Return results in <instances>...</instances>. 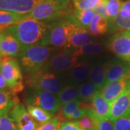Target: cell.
<instances>
[{"label":"cell","mask_w":130,"mask_h":130,"mask_svg":"<svg viewBox=\"0 0 130 130\" xmlns=\"http://www.w3.org/2000/svg\"><path fill=\"white\" fill-rule=\"evenodd\" d=\"M47 0H0V10L29 14L38 5ZM70 2V0H64Z\"/></svg>","instance_id":"cell-13"},{"label":"cell","mask_w":130,"mask_h":130,"mask_svg":"<svg viewBox=\"0 0 130 130\" xmlns=\"http://www.w3.org/2000/svg\"><path fill=\"white\" fill-rule=\"evenodd\" d=\"M77 123L82 130H94L95 129V121L88 116L79 119Z\"/></svg>","instance_id":"cell-36"},{"label":"cell","mask_w":130,"mask_h":130,"mask_svg":"<svg viewBox=\"0 0 130 130\" xmlns=\"http://www.w3.org/2000/svg\"><path fill=\"white\" fill-rule=\"evenodd\" d=\"M123 18H130V0H126L122 2L121 10L119 14Z\"/></svg>","instance_id":"cell-38"},{"label":"cell","mask_w":130,"mask_h":130,"mask_svg":"<svg viewBox=\"0 0 130 130\" xmlns=\"http://www.w3.org/2000/svg\"><path fill=\"white\" fill-rule=\"evenodd\" d=\"M129 83L130 74L106 84L100 92L107 102L111 104L124 92Z\"/></svg>","instance_id":"cell-16"},{"label":"cell","mask_w":130,"mask_h":130,"mask_svg":"<svg viewBox=\"0 0 130 130\" xmlns=\"http://www.w3.org/2000/svg\"><path fill=\"white\" fill-rule=\"evenodd\" d=\"M108 62L102 64H97L93 67L90 72V79L98 91H101L106 85V74Z\"/></svg>","instance_id":"cell-20"},{"label":"cell","mask_w":130,"mask_h":130,"mask_svg":"<svg viewBox=\"0 0 130 130\" xmlns=\"http://www.w3.org/2000/svg\"><path fill=\"white\" fill-rule=\"evenodd\" d=\"M4 28H2V27H0V32H1V31H2V30L4 29Z\"/></svg>","instance_id":"cell-43"},{"label":"cell","mask_w":130,"mask_h":130,"mask_svg":"<svg viewBox=\"0 0 130 130\" xmlns=\"http://www.w3.org/2000/svg\"><path fill=\"white\" fill-rule=\"evenodd\" d=\"M0 90H8V85L6 82V80L2 76V74L0 73Z\"/></svg>","instance_id":"cell-41"},{"label":"cell","mask_w":130,"mask_h":130,"mask_svg":"<svg viewBox=\"0 0 130 130\" xmlns=\"http://www.w3.org/2000/svg\"><path fill=\"white\" fill-rule=\"evenodd\" d=\"M130 115V83L119 97L111 103L108 119L114 121Z\"/></svg>","instance_id":"cell-12"},{"label":"cell","mask_w":130,"mask_h":130,"mask_svg":"<svg viewBox=\"0 0 130 130\" xmlns=\"http://www.w3.org/2000/svg\"><path fill=\"white\" fill-rule=\"evenodd\" d=\"M130 74V63L123 60H113L108 62L106 85Z\"/></svg>","instance_id":"cell-17"},{"label":"cell","mask_w":130,"mask_h":130,"mask_svg":"<svg viewBox=\"0 0 130 130\" xmlns=\"http://www.w3.org/2000/svg\"><path fill=\"white\" fill-rule=\"evenodd\" d=\"M92 40L93 36L88 30V29L73 23L68 41L64 48L65 49L69 50H74V48L78 49L92 43Z\"/></svg>","instance_id":"cell-15"},{"label":"cell","mask_w":130,"mask_h":130,"mask_svg":"<svg viewBox=\"0 0 130 130\" xmlns=\"http://www.w3.org/2000/svg\"><path fill=\"white\" fill-rule=\"evenodd\" d=\"M50 24L38 21L31 18H27L15 25L6 28L17 40L23 48L33 45H39L46 36Z\"/></svg>","instance_id":"cell-1"},{"label":"cell","mask_w":130,"mask_h":130,"mask_svg":"<svg viewBox=\"0 0 130 130\" xmlns=\"http://www.w3.org/2000/svg\"><path fill=\"white\" fill-rule=\"evenodd\" d=\"M106 1L107 0H103L101 3L93 9L94 12H95L96 14H100L103 17L107 18L106 16Z\"/></svg>","instance_id":"cell-39"},{"label":"cell","mask_w":130,"mask_h":130,"mask_svg":"<svg viewBox=\"0 0 130 130\" xmlns=\"http://www.w3.org/2000/svg\"><path fill=\"white\" fill-rule=\"evenodd\" d=\"M129 32H130V31H129Z\"/></svg>","instance_id":"cell-44"},{"label":"cell","mask_w":130,"mask_h":130,"mask_svg":"<svg viewBox=\"0 0 130 130\" xmlns=\"http://www.w3.org/2000/svg\"><path fill=\"white\" fill-rule=\"evenodd\" d=\"M58 98L61 103V106L73 101L79 98V88L75 85H68L65 87L58 94Z\"/></svg>","instance_id":"cell-24"},{"label":"cell","mask_w":130,"mask_h":130,"mask_svg":"<svg viewBox=\"0 0 130 130\" xmlns=\"http://www.w3.org/2000/svg\"><path fill=\"white\" fill-rule=\"evenodd\" d=\"M90 63L81 62L73 66L70 70L69 77L72 83H82L88 78L92 70Z\"/></svg>","instance_id":"cell-19"},{"label":"cell","mask_w":130,"mask_h":130,"mask_svg":"<svg viewBox=\"0 0 130 130\" xmlns=\"http://www.w3.org/2000/svg\"><path fill=\"white\" fill-rule=\"evenodd\" d=\"M27 110L32 118L39 124L46 123L53 117V113L41 108L32 105H27Z\"/></svg>","instance_id":"cell-25"},{"label":"cell","mask_w":130,"mask_h":130,"mask_svg":"<svg viewBox=\"0 0 130 130\" xmlns=\"http://www.w3.org/2000/svg\"><path fill=\"white\" fill-rule=\"evenodd\" d=\"M95 14H96L93 9L78 10L74 9L72 12H69L65 18L82 28L88 29L89 25L90 24Z\"/></svg>","instance_id":"cell-18"},{"label":"cell","mask_w":130,"mask_h":130,"mask_svg":"<svg viewBox=\"0 0 130 130\" xmlns=\"http://www.w3.org/2000/svg\"><path fill=\"white\" fill-rule=\"evenodd\" d=\"M0 130H18L15 121L8 113L0 117Z\"/></svg>","instance_id":"cell-33"},{"label":"cell","mask_w":130,"mask_h":130,"mask_svg":"<svg viewBox=\"0 0 130 130\" xmlns=\"http://www.w3.org/2000/svg\"><path fill=\"white\" fill-rule=\"evenodd\" d=\"M69 12V2L47 0L38 5L28 14V18L42 22L52 23L61 18H65Z\"/></svg>","instance_id":"cell-3"},{"label":"cell","mask_w":130,"mask_h":130,"mask_svg":"<svg viewBox=\"0 0 130 130\" xmlns=\"http://www.w3.org/2000/svg\"><path fill=\"white\" fill-rule=\"evenodd\" d=\"M98 90L92 83H85L79 86V98L84 101H91Z\"/></svg>","instance_id":"cell-29"},{"label":"cell","mask_w":130,"mask_h":130,"mask_svg":"<svg viewBox=\"0 0 130 130\" xmlns=\"http://www.w3.org/2000/svg\"><path fill=\"white\" fill-rule=\"evenodd\" d=\"M86 116V108H79L71 115L69 119H80Z\"/></svg>","instance_id":"cell-40"},{"label":"cell","mask_w":130,"mask_h":130,"mask_svg":"<svg viewBox=\"0 0 130 130\" xmlns=\"http://www.w3.org/2000/svg\"><path fill=\"white\" fill-rule=\"evenodd\" d=\"M0 73L8 85V90L12 95L22 92L25 88L22 70L18 59L4 57L0 64Z\"/></svg>","instance_id":"cell-5"},{"label":"cell","mask_w":130,"mask_h":130,"mask_svg":"<svg viewBox=\"0 0 130 130\" xmlns=\"http://www.w3.org/2000/svg\"><path fill=\"white\" fill-rule=\"evenodd\" d=\"M122 0H107L106 1V16L109 23L113 21L119 16Z\"/></svg>","instance_id":"cell-27"},{"label":"cell","mask_w":130,"mask_h":130,"mask_svg":"<svg viewBox=\"0 0 130 130\" xmlns=\"http://www.w3.org/2000/svg\"><path fill=\"white\" fill-rule=\"evenodd\" d=\"M103 50V45L101 43H90L88 45L73 50L74 54L77 57L81 56L95 55L101 53Z\"/></svg>","instance_id":"cell-26"},{"label":"cell","mask_w":130,"mask_h":130,"mask_svg":"<svg viewBox=\"0 0 130 130\" xmlns=\"http://www.w3.org/2000/svg\"><path fill=\"white\" fill-rule=\"evenodd\" d=\"M54 50L55 48L41 45L23 48L18 56L21 70L26 74L42 70Z\"/></svg>","instance_id":"cell-2"},{"label":"cell","mask_w":130,"mask_h":130,"mask_svg":"<svg viewBox=\"0 0 130 130\" xmlns=\"http://www.w3.org/2000/svg\"><path fill=\"white\" fill-rule=\"evenodd\" d=\"M20 42L5 28L0 32V52L3 57H18L23 50Z\"/></svg>","instance_id":"cell-14"},{"label":"cell","mask_w":130,"mask_h":130,"mask_svg":"<svg viewBox=\"0 0 130 130\" xmlns=\"http://www.w3.org/2000/svg\"><path fill=\"white\" fill-rule=\"evenodd\" d=\"M9 116L15 121L18 130H36L38 123L28 113L27 108L17 103L9 111Z\"/></svg>","instance_id":"cell-10"},{"label":"cell","mask_w":130,"mask_h":130,"mask_svg":"<svg viewBox=\"0 0 130 130\" xmlns=\"http://www.w3.org/2000/svg\"><path fill=\"white\" fill-rule=\"evenodd\" d=\"M81 104V101L79 99L74 100L73 101L66 103L64 106H61V114L62 117L69 119L71 115L74 113L77 108H79Z\"/></svg>","instance_id":"cell-31"},{"label":"cell","mask_w":130,"mask_h":130,"mask_svg":"<svg viewBox=\"0 0 130 130\" xmlns=\"http://www.w3.org/2000/svg\"><path fill=\"white\" fill-rule=\"evenodd\" d=\"M108 30L109 22L108 19L100 14H95L88 28V30L93 36H100L103 35L108 32Z\"/></svg>","instance_id":"cell-21"},{"label":"cell","mask_w":130,"mask_h":130,"mask_svg":"<svg viewBox=\"0 0 130 130\" xmlns=\"http://www.w3.org/2000/svg\"><path fill=\"white\" fill-rule=\"evenodd\" d=\"M28 18V14H23L0 10V27L7 28L15 25Z\"/></svg>","instance_id":"cell-22"},{"label":"cell","mask_w":130,"mask_h":130,"mask_svg":"<svg viewBox=\"0 0 130 130\" xmlns=\"http://www.w3.org/2000/svg\"><path fill=\"white\" fill-rule=\"evenodd\" d=\"M25 84L32 90L46 91L54 95H58L62 90L61 81L57 75L43 69L27 74Z\"/></svg>","instance_id":"cell-4"},{"label":"cell","mask_w":130,"mask_h":130,"mask_svg":"<svg viewBox=\"0 0 130 130\" xmlns=\"http://www.w3.org/2000/svg\"><path fill=\"white\" fill-rule=\"evenodd\" d=\"M72 24L67 18L52 22L46 36L39 45L53 48L65 47L70 37Z\"/></svg>","instance_id":"cell-6"},{"label":"cell","mask_w":130,"mask_h":130,"mask_svg":"<svg viewBox=\"0 0 130 130\" xmlns=\"http://www.w3.org/2000/svg\"><path fill=\"white\" fill-rule=\"evenodd\" d=\"M77 58L74 54L73 50L65 49L54 54L48 59L43 69L51 72H61L69 70L76 64Z\"/></svg>","instance_id":"cell-8"},{"label":"cell","mask_w":130,"mask_h":130,"mask_svg":"<svg viewBox=\"0 0 130 130\" xmlns=\"http://www.w3.org/2000/svg\"><path fill=\"white\" fill-rule=\"evenodd\" d=\"M61 119L59 116L52 117L44 124L38 125L36 130H59L61 124Z\"/></svg>","instance_id":"cell-32"},{"label":"cell","mask_w":130,"mask_h":130,"mask_svg":"<svg viewBox=\"0 0 130 130\" xmlns=\"http://www.w3.org/2000/svg\"><path fill=\"white\" fill-rule=\"evenodd\" d=\"M4 57L2 56V54H1V52H0V64H1V62H2V59H3Z\"/></svg>","instance_id":"cell-42"},{"label":"cell","mask_w":130,"mask_h":130,"mask_svg":"<svg viewBox=\"0 0 130 130\" xmlns=\"http://www.w3.org/2000/svg\"><path fill=\"white\" fill-rule=\"evenodd\" d=\"M94 130H114L113 121L109 119H103L95 121Z\"/></svg>","instance_id":"cell-35"},{"label":"cell","mask_w":130,"mask_h":130,"mask_svg":"<svg viewBox=\"0 0 130 130\" xmlns=\"http://www.w3.org/2000/svg\"><path fill=\"white\" fill-rule=\"evenodd\" d=\"M74 9L78 10L93 9L103 0H72Z\"/></svg>","instance_id":"cell-30"},{"label":"cell","mask_w":130,"mask_h":130,"mask_svg":"<svg viewBox=\"0 0 130 130\" xmlns=\"http://www.w3.org/2000/svg\"><path fill=\"white\" fill-rule=\"evenodd\" d=\"M25 102L27 105L40 107L51 113L58 111L61 107L58 95L39 90H31L28 92Z\"/></svg>","instance_id":"cell-7"},{"label":"cell","mask_w":130,"mask_h":130,"mask_svg":"<svg viewBox=\"0 0 130 130\" xmlns=\"http://www.w3.org/2000/svg\"><path fill=\"white\" fill-rule=\"evenodd\" d=\"M90 102L91 107L86 108V116L91 118L94 121L98 119H108L111 104L107 102L100 91H98Z\"/></svg>","instance_id":"cell-11"},{"label":"cell","mask_w":130,"mask_h":130,"mask_svg":"<svg viewBox=\"0 0 130 130\" xmlns=\"http://www.w3.org/2000/svg\"><path fill=\"white\" fill-rule=\"evenodd\" d=\"M17 103L18 101L8 90H0V117L7 114Z\"/></svg>","instance_id":"cell-23"},{"label":"cell","mask_w":130,"mask_h":130,"mask_svg":"<svg viewBox=\"0 0 130 130\" xmlns=\"http://www.w3.org/2000/svg\"><path fill=\"white\" fill-rule=\"evenodd\" d=\"M59 130H82L77 121H69L61 123Z\"/></svg>","instance_id":"cell-37"},{"label":"cell","mask_w":130,"mask_h":130,"mask_svg":"<svg viewBox=\"0 0 130 130\" xmlns=\"http://www.w3.org/2000/svg\"><path fill=\"white\" fill-rule=\"evenodd\" d=\"M108 47L121 60L130 63V32H119L111 38Z\"/></svg>","instance_id":"cell-9"},{"label":"cell","mask_w":130,"mask_h":130,"mask_svg":"<svg viewBox=\"0 0 130 130\" xmlns=\"http://www.w3.org/2000/svg\"><path fill=\"white\" fill-rule=\"evenodd\" d=\"M114 130H130V115L113 121Z\"/></svg>","instance_id":"cell-34"},{"label":"cell","mask_w":130,"mask_h":130,"mask_svg":"<svg viewBox=\"0 0 130 130\" xmlns=\"http://www.w3.org/2000/svg\"><path fill=\"white\" fill-rule=\"evenodd\" d=\"M119 32L130 31V18H123L119 15L113 21L109 23V30Z\"/></svg>","instance_id":"cell-28"}]
</instances>
